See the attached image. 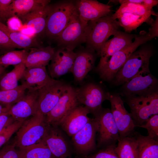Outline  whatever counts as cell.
Instances as JSON below:
<instances>
[{
	"mask_svg": "<svg viewBox=\"0 0 158 158\" xmlns=\"http://www.w3.org/2000/svg\"><path fill=\"white\" fill-rule=\"evenodd\" d=\"M109 14L88 22L85 28L87 49L99 55L101 48L111 35L118 31L120 26L118 21Z\"/></svg>",
	"mask_w": 158,
	"mask_h": 158,
	"instance_id": "6da1fadb",
	"label": "cell"
},
{
	"mask_svg": "<svg viewBox=\"0 0 158 158\" xmlns=\"http://www.w3.org/2000/svg\"><path fill=\"white\" fill-rule=\"evenodd\" d=\"M157 36V33L151 29L147 33L136 36L134 42L116 52L107 63L97 68L101 78L107 80L112 79L139 46Z\"/></svg>",
	"mask_w": 158,
	"mask_h": 158,
	"instance_id": "7a4b0ae2",
	"label": "cell"
},
{
	"mask_svg": "<svg viewBox=\"0 0 158 158\" xmlns=\"http://www.w3.org/2000/svg\"><path fill=\"white\" fill-rule=\"evenodd\" d=\"M49 126L46 116L37 111L23 122L17 131L13 145L22 150L38 143L42 140Z\"/></svg>",
	"mask_w": 158,
	"mask_h": 158,
	"instance_id": "3957f363",
	"label": "cell"
},
{
	"mask_svg": "<svg viewBox=\"0 0 158 158\" xmlns=\"http://www.w3.org/2000/svg\"><path fill=\"white\" fill-rule=\"evenodd\" d=\"M127 103L135 126L144 124L152 116L158 114V95L157 91L129 96Z\"/></svg>",
	"mask_w": 158,
	"mask_h": 158,
	"instance_id": "277c9868",
	"label": "cell"
},
{
	"mask_svg": "<svg viewBox=\"0 0 158 158\" xmlns=\"http://www.w3.org/2000/svg\"><path fill=\"white\" fill-rule=\"evenodd\" d=\"M97 125V149L116 145L120 138L119 132L111 110L102 107L94 115Z\"/></svg>",
	"mask_w": 158,
	"mask_h": 158,
	"instance_id": "5b68a950",
	"label": "cell"
},
{
	"mask_svg": "<svg viewBox=\"0 0 158 158\" xmlns=\"http://www.w3.org/2000/svg\"><path fill=\"white\" fill-rule=\"evenodd\" d=\"M77 10L76 6L71 2H61L51 6L44 33L50 38L56 39Z\"/></svg>",
	"mask_w": 158,
	"mask_h": 158,
	"instance_id": "8992f818",
	"label": "cell"
},
{
	"mask_svg": "<svg viewBox=\"0 0 158 158\" xmlns=\"http://www.w3.org/2000/svg\"><path fill=\"white\" fill-rule=\"evenodd\" d=\"M152 55V51L148 48H143L135 51L116 74V83H126L140 72L149 68Z\"/></svg>",
	"mask_w": 158,
	"mask_h": 158,
	"instance_id": "52a82bcc",
	"label": "cell"
},
{
	"mask_svg": "<svg viewBox=\"0 0 158 158\" xmlns=\"http://www.w3.org/2000/svg\"><path fill=\"white\" fill-rule=\"evenodd\" d=\"M69 85L52 78L37 90V111L46 116L56 105Z\"/></svg>",
	"mask_w": 158,
	"mask_h": 158,
	"instance_id": "ba28073f",
	"label": "cell"
},
{
	"mask_svg": "<svg viewBox=\"0 0 158 158\" xmlns=\"http://www.w3.org/2000/svg\"><path fill=\"white\" fill-rule=\"evenodd\" d=\"M97 131L96 123L94 118H90L81 129L71 137L73 152L80 158L86 156L97 150Z\"/></svg>",
	"mask_w": 158,
	"mask_h": 158,
	"instance_id": "9c48e42d",
	"label": "cell"
},
{
	"mask_svg": "<svg viewBox=\"0 0 158 158\" xmlns=\"http://www.w3.org/2000/svg\"><path fill=\"white\" fill-rule=\"evenodd\" d=\"M80 20L77 10L67 25L56 38L58 45L72 50L79 44L86 42V26Z\"/></svg>",
	"mask_w": 158,
	"mask_h": 158,
	"instance_id": "30bf717a",
	"label": "cell"
},
{
	"mask_svg": "<svg viewBox=\"0 0 158 158\" xmlns=\"http://www.w3.org/2000/svg\"><path fill=\"white\" fill-rule=\"evenodd\" d=\"M107 100L110 102V110L118 130L120 138L133 136L136 126L130 113L126 110L121 97L108 93Z\"/></svg>",
	"mask_w": 158,
	"mask_h": 158,
	"instance_id": "8fae6325",
	"label": "cell"
},
{
	"mask_svg": "<svg viewBox=\"0 0 158 158\" xmlns=\"http://www.w3.org/2000/svg\"><path fill=\"white\" fill-rule=\"evenodd\" d=\"M42 140L55 158L72 157L73 150L71 141L67 138L59 126L49 125Z\"/></svg>",
	"mask_w": 158,
	"mask_h": 158,
	"instance_id": "7c38bea8",
	"label": "cell"
},
{
	"mask_svg": "<svg viewBox=\"0 0 158 158\" xmlns=\"http://www.w3.org/2000/svg\"><path fill=\"white\" fill-rule=\"evenodd\" d=\"M75 89L69 85L52 110L46 116L49 125L59 126L63 119L79 105Z\"/></svg>",
	"mask_w": 158,
	"mask_h": 158,
	"instance_id": "4fadbf2b",
	"label": "cell"
},
{
	"mask_svg": "<svg viewBox=\"0 0 158 158\" xmlns=\"http://www.w3.org/2000/svg\"><path fill=\"white\" fill-rule=\"evenodd\" d=\"M75 90L79 103L84 105L94 116L102 107L103 102L107 100V93L93 83H86Z\"/></svg>",
	"mask_w": 158,
	"mask_h": 158,
	"instance_id": "5bb4252c",
	"label": "cell"
},
{
	"mask_svg": "<svg viewBox=\"0 0 158 158\" xmlns=\"http://www.w3.org/2000/svg\"><path fill=\"white\" fill-rule=\"evenodd\" d=\"M37 90L27 89L23 96L9 109L8 114L15 121H25L37 112Z\"/></svg>",
	"mask_w": 158,
	"mask_h": 158,
	"instance_id": "9a60e30c",
	"label": "cell"
},
{
	"mask_svg": "<svg viewBox=\"0 0 158 158\" xmlns=\"http://www.w3.org/2000/svg\"><path fill=\"white\" fill-rule=\"evenodd\" d=\"M76 53L69 49L60 47L55 51L49 66V75L57 78L71 72Z\"/></svg>",
	"mask_w": 158,
	"mask_h": 158,
	"instance_id": "2e32d148",
	"label": "cell"
},
{
	"mask_svg": "<svg viewBox=\"0 0 158 158\" xmlns=\"http://www.w3.org/2000/svg\"><path fill=\"white\" fill-rule=\"evenodd\" d=\"M112 38L106 41L100 50V59L97 68L102 67L110 59L111 57L126 45L131 43L136 35L118 31Z\"/></svg>",
	"mask_w": 158,
	"mask_h": 158,
	"instance_id": "e0dca14e",
	"label": "cell"
},
{
	"mask_svg": "<svg viewBox=\"0 0 158 158\" xmlns=\"http://www.w3.org/2000/svg\"><path fill=\"white\" fill-rule=\"evenodd\" d=\"M157 82L149 68L140 72L126 82L124 88L126 93L130 95H141L154 91Z\"/></svg>",
	"mask_w": 158,
	"mask_h": 158,
	"instance_id": "ac0fdd59",
	"label": "cell"
},
{
	"mask_svg": "<svg viewBox=\"0 0 158 158\" xmlns=\"http://www.w3.org/2000/svg\"><path fill=\"white\" fill-rule=\"evenodd\" d=\"M90 113L89 110L84 106L78 105L66 116L59 126L71 137L88 122L90 118L87 115Z\"/></svg>",
	"mask_w": 158,
	"mask_h": 158,
	"instance_id": "d6986e66",
	"label": "cell"
},
{
	"mask_svg": "<svg viewBox=\"0 0 158 158\" xmlns=\"http://www.w3.org/2000/svg\"><path fill=\"white\" fill-rule=\"evenodd\" d=\"M80 19L86 25L88 22L110 14L111 6L97 0H81L76 6Z\"/></svg>",
	"mask_w": 158,
	"mask_h": 158,
	"instance_id": "ffe728a7",
	"label": "cell"
},
{
	"mask_svg": "<svg viewBox=\"0 0 158 158\" xmlns=\"http://www.w3.org/2000/svg\"><path fill=\"white\" fill-rule=\"evenodd\" d=\"M93 52L87 49L76 53L71 72L77 82H81L92 68L95 61Z\"/></svg>",
	"mask_w": 158,
	"mask_h": 158,
	"instance_id": "44dd1931",
	"label": "cell"
},
{
	"mask_svg": "<svg viewBox=\"0 0 158 158\" xmlns=\"http://www.w3.org/2000/svg\"><path fill=\"white\" fill-rule=\"evenodd\" d=\"M51 6L48 5L32 11L20 18L22 23L31 29L35 34L44 33L47 17Z\"/></svg>",
	"mask_w": 158,
	"mask_h": 158,
	"instance_id": "7402d4cb",
	"label": "cell"
},
{
	"mask_svg": "<svg viewBox=\"0 0 158 158\" xmlns=\"http://www.w3.org/2000/svg\"><path fill=\"white\" fill-rule=\"evenodd\" d=\"M52 78L46 67H35L26 68L20 80L27 89L37 90Z\"/></svg>",
	"mask_w": 158,
	"mask_h": 158,
	"instance_id": "603a6c76",
	"label": "cell"
},
{
	"mask_svg": "<svg viewBox=\"0 0 158 158\" xmlns=\"http://www.w3.org/2000/svg\"><path fill=\"white\" fill-rule=\"evenodd\" d=\"M24 64L26 68L46 67L51 60L55 50L50 46L30 49Z\"/></svg>",
	"mask_w": 158,
	"mask_h": 158,
	"instance_id": "cb8c5ba5",
	"label": "cell"
},
{
	"mask_svg": "<svg viewBox=\"0 0 158 158\" xmlns=\"http://www.w3.org/2000/svg\"><path fill=\"white\" fill-rule=\"evenodd\" d=\"M0 29L5 33L18 48L29 49L40 47L38 43L34 38L13 30L0 21Z\"/></svg>",
	"mask_w": 158,
	"mask_h": 158,
	"instance_id": "d4e9b609",
	"label": "cell"
},
{
	"mask_svg": "<svg viewBox=\"0 0 158 158\" xmlns=\"http://www.w3.org/2000/svg\"><path fill=\"white\" fill-rule=\"evenodd\" d=\"M138 158H158V141L135 132Z\"/></svg>",
	"mask_w": 158,
	"mask_h": 158,
	"instance_id": "484cf974",
	"label": "cell"
},
{
	"mask_svg": "<svg viewBox=\"0 0 158 158\" xmlns=\"http://www.w3.org/2000/svg\"><path fill=\"white\" fill-rule=\"evenodd\" d=\"M50 1L48 0H13L11 6L15 16L20 18L49 5Z\"/></svg>",
	"mask_w": 158,
	"mask_h": 158,
	"instance_id": "4316f807",
	"label": "cell"
},
{
	"mask_svg": "<svg viewBox=\"0 0 158 158\" xmlns=\"http://www.w3.org/2000/svg\"><path fill=\"white\" fill-rule=\"evenodd\" d=\"M115 150L119 158H138V142L134 135L120 138Z\"/></svg>",
	"mask_w": 158,
	"mask_h": 158,
	"instance_id": "83f0119b",
	"label": "cell"
},
{
	"mask_svg": "<svg viewBox=\"0 0 158 158\" xmlns=\"http://www.w3.org/2000/svg\"><path fill=\"white\" fill-rule=\"evenodd\" d=\"M26 68L24 63L14 66L10 72L0 77V90H8L14 88L18 86V81L21 79Z\"/></svg>",
	"mask_w": 158,
	"mask_h": 158,
	"instance_id": "f1b7e54d",
	"label": "cell"
},
{
	"mask_svg": "<svg viewBox=\"0 0 158 158\" xmlns=\"http://www.w3.org/2000/svg\"><path fill=\"white\" fill-rule=\"evenodd\" d=\"M150 17L135 13H124L117 16L115 19H118L120 26L122 27L126 32H129L147 22Z\"/></svg>",
	"mask_w": 158,
	"mask_h": 158,
	"instance_id": "f546056e",
	"label": "cell"
},
{
	"mask_svg": "<svg viewBox=\"0 0 158 158\" xmlns=\"http://www.w3.org/2000/svg\"><path fill=\"white\" fill-rule=\"evenodd\" d=\"M19 150L22 158H56L42 140L36 144Z\"/></svg>",
	"mask_w": 158,
	"mask_h": 158,
	"instance_id": "4dcf8cb0",
	"label": "cell"
},
{
	"mask_svg": "<svg viewBox=\"0 0 158 158\" xmlns=\"http://www.w3.org/2000/svg\"><path fill=\"white\" fill-rule=\"evenodd\" d=\"M27 89L25 85L22 83L13 89L0 90V104L5 105L9 109L21 98Z\"/></svg>",
	"mask_w": 158,
	"mask_h": 158,
	"instance_id": "1f68e13d",
	"label": "cell"
},
{
	"mask_svg": "<svg viewBox=\"0 0 158 158\" xmlns=\"http://www.w3.org/2000/svg\"><path fill=\"white\" fill-rule=\"evenodd\" d=\"M28 52V49L13 50L0 56V64L4 68L24 63Z\"/></svg>",
	"mask_w": 158,
	"mask_h": 158,
	"instance_id": "d6a6232c",
	"label": "cell"
},
{
	"mask_svg": "<svg viewBox=\"0 0 158 158\" xmlns=\"http://www.w3.org/2000/svg\"><path fill=\"white\" fill-rule=\"evenodd\" d=\"M134 12L141 15L150 17L155 15L152 9L147 8L143 5L132 3H126L121 4L119 8L115 13L112 14L113 18L124 13Z\"/></svg>",
	"mask_w": 158,
	"mask_h": 158,
	"instance_id": "836d02e7",
	"label": "cell"
},
{
	"mask_svg": "<svg viewBox=\"0 0 158 158\" xmlns=\"http://www.w3.org/2000/svg\"><path fill=\"white\" fill-rule=\"evenodd\" d=\"M138 127L146 129L147 135L154 140L158 141V114L151 116L144 124Z\"/></svg>",
	"mask_w": 158,
	"mask_h": 158,
	"instance_id": "e575fe53",
	"label": "cell"
},
{
	"mask_svg": "<svg viewBox=\"0 0 158 158\" xmlns=\"http://www.w3.org/2000/svg\"><path fill=\"white\" fill-rule=\"evenodd\" d=\"M116 146L111 145L97 149L83 158H119L115 150Z\"/></svg>",
	"mask_w": 158,
	"mask_h": 158,
	"instance_id": "d590c367",
	"label": "cell"
},
{
	"mask_svg": "<svg viewBox=\"0 0 158 158\" xmlns=\"http://www.w3.org/2000/svg\"><path fill=\"white\" fill-rule=\"evenodd\" d=\"M24 121H15L0 133V148L18 130Z\"/></svg>",
	"mask_w": 158,
	"mask_h": 158,
	"instance_id": "8d00e7d4",
	"label": "cell"
},
{
	"mask_svg": "<svg viewBox=\"0 0 158 158\" xmlns=\"http://www.w3.org/2000/svg\"><path fill=\"white\" fill-rule=\"evenodd\" d=\"M13 0H0V21L6 20L15 16L11 4Z\"/></svg>",
	"mask_w": 158,
	"mask_h": 158,
	"instance_id": "74e56055",
	"label": "cell"
},
{
	"mask_svg": "<svg viewBox=\"0 0 158 158\" xmlns=\"http://www.w3.org/2000/svg\"><path fill=\"white\" fill-rule=\"evenodd\" d=\"M13 145L6 146L0 149V158H22L20 150Z\"/></svg>",
	"mask_w": 158,
	"mask_h": 158,
	"instance_id": "f35d334b",
	"label": "cell"
},
{
	"mask_svg": "<svg viewBox=\"0 0 158 158\" xmlns=\"http://www.w3.org/2000/svg\"><path fill=\"white\" fill-rule=\"evenodd\" d=\"M16 48H18L5 33L0 29V49H11Z\"/></svg>",
	"mask_w": 158,
	"mask_h": 158,
	"instance_id": "ab89813d",
	"label": "cell"
},
{
	"mask_svg": "<svg viewBox=\"0 0 158 158\" xmlns=\"http://www.w3.org/2000/svg\"><path fill=\"white\" fill-rule=\"evenodd\" d=\"M15 121L13 117L8 114L0 115V133Z\"/></svg>",
	"mask_w": 158,
	"mask_h": 158,
	"instance_id": "60d3db41",
	"label": "cell"
},
{
	"mask_svg": "<svg viewBox=\"0 0 158 158\" xmlns=\"http://www.w3.org/2000/svg\"><path fill=\"white\" fill-rule=\"evenodd\" d=\"M9 109L7 107H3L0 104V115L8 114Z\"/></svg>",
	"mask_w": 158,
	"mask_h": 158,
	"instance_id": "b9f144b4",
	"label": "cell"
},
{
	"mask_svg": "<svg viewBox=\"0 0 158 158\" xmlns=\"http://www.w3.org/2000/svg\"><path fill=\"white\" fill-rule=\"evenodd\" d=\"M5 68L0 64V77L3 74Z\"/></svg>",
	"mask_w": 158,
	"mask_h": 158,
	"instance_id": "7bdbcfd3",
	"label": "cell"
},
{
	"mask_svg": "<svg viewBox=\"0 0 158 158\" xmlns=\"http://www.w3.org/2000/svg\"><path fill=\"white\" fill-rule=\"evenodd\" d=\"M67 158H72V157H68Z\"/></svg>",
	"mask_w": 158,
	"mask_h": 158,
	"instance_id": "ee69618b",
	"label": "cell"
},
{
	"mask_svg": "<svg viewBox=\"0 0 158 158\" xmlns=\"http://www.w3.org/2000/svg\"></svg>",
	"mask_w": 158,
	"mask_h": 158,
	"instance_id": "f6af8a7d",
	"label": "cell"
}]
</instances>
